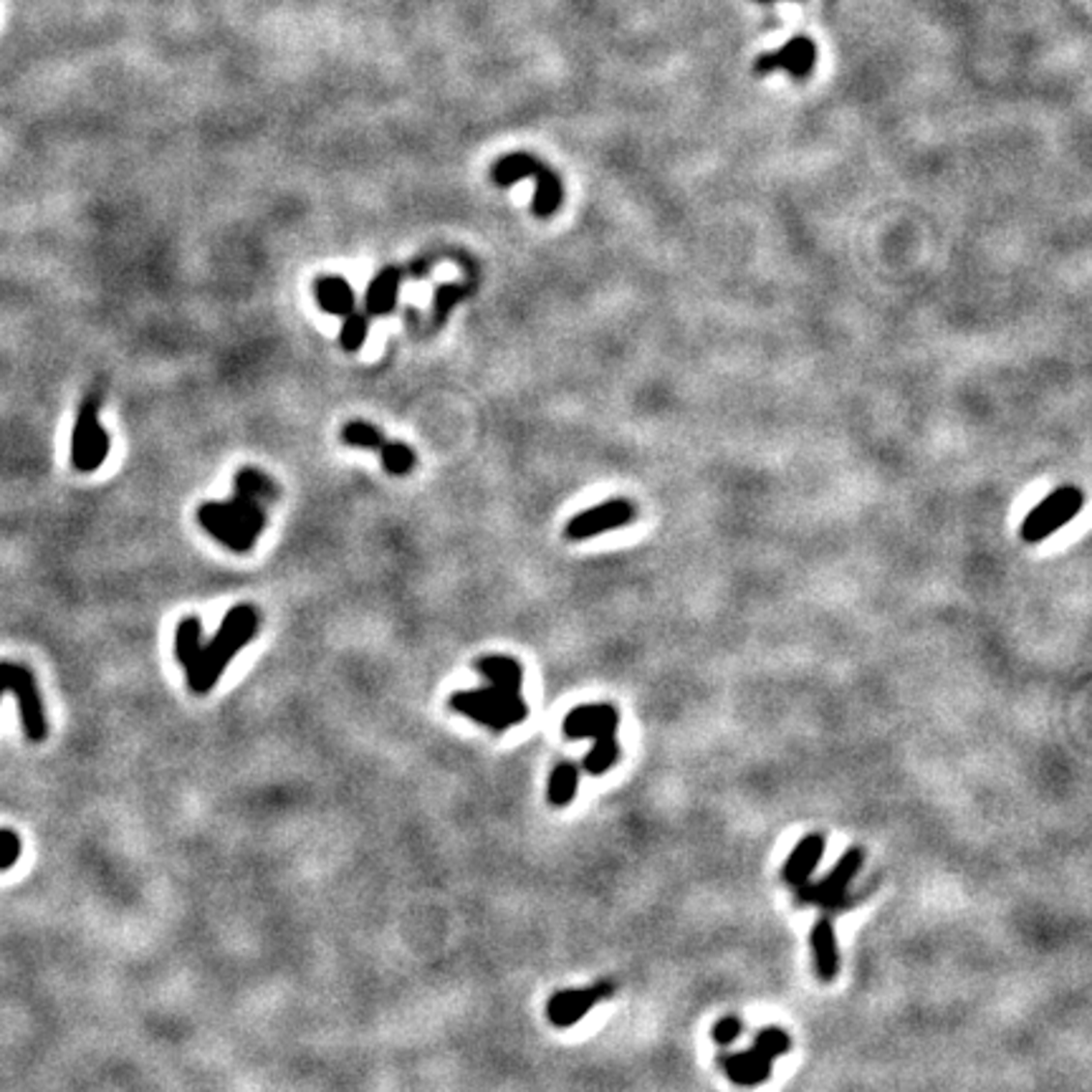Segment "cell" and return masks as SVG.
<instances>
[{"mask_svg": "<svg viewBox=\"0 0 1092 1092\" xmlns=\"http://www.w3.org/2000/svg\"><path fill=\"white\" fill-rule=\"evenodd\" d=\"M465 294H468V288L460 286V283H443V286H438V291H435V307H432V311H435V324H443V321L448 319V314H451V309L456 307Z\"/></svg>", "mask_w": 1092, "mask_h": 1092, "instance_id": "26", "label": "cell"}, {"mask_svg": "<svg viewBox=\"0 0 1092 1092\" xmlns=\"http://www.w3.org/2000/svg\"><path fill=\"white\" fill-rule=\"evenodd\" d=\"M377 453H380L382 458V468L390 476H407L415 468V460H418L410 445L399 443V440H385V445Z\"/></svg>", "mask_w": 1092, "mask_h": 1092, "instance_id": "23", "label": "cell"}, {"mask_svg": "<svg viewBox=\"0 0 1092 1092\" xmlns=\"http://www.w3.org/2000/svg\"><path fill=\"white\" fill-rule=\"evenodd\" d=\"M203 648V625L197 617H183L175 630V658L188 670Z\"/></svg>", "mask_w": 1092, "mask_h": 1092, "instance_id": "19", "label": "cell"}, {"mask_svg": "<svg viewBox=\"0 0 1092 1092\" xmlns=\"http://www.w3.org/2000/svg\"><path fill=\"white\" fill-rule=\"evenodd\" d=\"M3 675H6V691H11L18 700L20 723H23L28 741H44L48 736V723L33 673L26 665L3 663Z\"/></svg>", "mask_w": 1092, "mask_h": 1092, "instance_id": "7", "label": "cell"}, {"mask_svg": "<svg viewBox=\"0 0 1092 1092\" xmlns=\"http://www.w3.org/2000/svg\"><path fill=\"white\" fill-rule=\"evenodd\" d=\"M814 64H817V46H814V41L807 39V36H797V39L786 41L779 51L761 53L756 64H753V72L772 74L777 69H782V72L792 74L794 79H807L814 72Z\"/></svg>", "mask_w": 1092, "mask_h": 1092, "instance_id": "10", "label": "cell"}, {"mask_svg": "<svg viewBox=\"0 0 1092 1092\" xmlns=\"http://www.w3.org/2000/svg\"><path fill=\"white\" fill-rule=\"evenodd\" d=\"M6 694V675H3V663H0V695Z\"/></svg>", "mask_w": 1092, "mask_h": 1092, "instance_id": "29", "label": "cell"}, {"mask_svg": "<svg viewBox=\"0 0 1092 1092\" xmlns=\"http://www.w3.org/2000/svg\"><path fill=\"white\" fill-rule=\"evenodd\" d=\"M635 516H637V509H635V504L628 501V498L602 501L595 509H587L582 514H576L575 518H570L567 526H564V537L572 539V542H587V539H595L600 534L628 526V523L635 521Z\"/></svg>", "mask_w": 1092, "mask_h": 1092, "instance_id": "8", "label": "cell"}, {"mask_svg": "<svg viewBox=\"0 0 1092 1092\" xmlns=\"http://www.w3.org/2000/svg\"><path fill=\"white\" fill-rule=\"evenodd\" d=\"M109 456V432L99 423V398L81 399L76 426L72 432V465L81 473H94Z\"/></svg>", "mask_w": 1092, "mask_h": 1092, "instance_id": "5", "label": "cell"}, {"mask_svg": "<svg viewBox=\"0 0 1092 1092\" xmlns=\"http://www.w3.org/2000/svg\"><path fill=\"white\" fill-rule=\"evenodd\" d=\"M20 857V838L14 830H0V872L14 868Z\"/></svg>", "mask_w": 1092, "mask_h": 1092, "instance_id": "27", "label": "cell"}, {"mask_svg": "<svg viewBox=\"0 0 1092 1092\" xmlns=\"http://www.w3.org/2000/svg\"><path fill=\"white\" fill-rule=\"evenodd\" d=\"M824 855V838L822 835H807L802 842L794 847V852L789 855V860L784 863L782 877L789 888H799V885L810 883V877L817 871L819 860Z\"/></svg>", "mask_w": 1092, "mask_h": 1092, "instance_id": "14", "label": "cell"}, {"mask_svg": "<svg viewBox=\"0 0 1092 1092\" xmlns=\"http://www.w3.org/2000/svg\"><path fill=\"white\" fill-rule=\"evenodd\" d=\"M1085 506V496L1075 486H1062L1057 491L1042 501L1037 509H1032L1021 523V539L1027 544H1040L1054 531H1060L1067 521H1073Z\"/></svg>", "mask_w": 1092, "mask_h": 1092, "instance_id": "6", "label": "cell"}, {"mask_svg": "<svg viewBox=\"0 0 1092 1092\" xmlns=\"http://www.w3.org/2000/svg\"><path fill=\"white\" fill-rule=\"evenodd\" d=\"M314 296L324 314L347 316L354 311V291L341 276H319L314 281Z\"/></svg>", "mask_w": 1092, "mask_h": 1092, "instance_id": "16", "label": "cell"}, {"mask_svg": "<svg viewBox=\"0 0 1092 1092\" xmlns=\"http://www.w3.org/2000/svg\"><path fill=\"white\" fill-rule=\"evenodd\" d=\"M233 491H236V496L253 498V501H258L263 506L279 501V486H276L274 478L253 468V465H246V468H241L236 473Z\"/></svg>", "mask_w": 1092, "mask_h": 1092, "instance_id": "18", "label": "cell"}, {"mask_svg": "<svg viewBox=\"0 0 1092 1092\" xmlns=\"http://www.w3.org/2000/svg\"><path fill=\"white\" fill-rule=\"evenodd\" d=\"M451 708L465 719L476 721L493 733H504L511 726L529 719V706L521 698V691H509L501 686H484L478 691H458L451 695Z\"/></svg>", "mask_w": 1092, "mask_h": 1092, "instance_id": "3", "label": "cell"}, {"mask_svg": "<svg viewBox=\"0 0 1092 1092\" xmlns=\"http://www.w3.org/2000/svg\"><path fill=\"white\" fill-rule=\"evenodd\" d=\"M721 1067H723V1073H726L728 1079L736 1082V1085L756 1087L772 1077L774 1060H769V1057L761 1054L756 1047H752V1049H744V1052L723 1054V1057H721Z\"/></svg>", "mask_w": 1092, "mask_h": 1092, "instance_id": "12", "label": "cell"}, {"mask_svg": "<svg viewBox=\"0 0 1092 1092\" xmlns=\"http://www.w3.org/2000/svg\"><path fill=\"white\" fill-rule=\"evenodd\" d=\"M759 3H772V0H759Z\"/></svg>", "mask_w": 1092, "mask_h": 1092, "instance_id": "30", "label": "cell"}, {"mask_svg": "<svg viewBox=\"0 0 1092 1092\" xmlns=\"http://www.w3.org/2000/svg\"><path fill=\"white\" fill-rule=\"evenodd\" d=\"M620 726V713L609 703H589V706H576L567 713L562 723V733L567 739H607L615 736Z\"/></svg>", "mask_w": 1092, "mask_h": 1092, "instance_id": "11", "label": "cell"}, {"mask_svg": "<svg viewBox=\"0 0 1092 1092\" xmlns=\"http://www.w3.org/2000/svg\"><path fill=\"white\" fill-rule=\"evenodd\" d=\"M476 670L491 686L509 688V691H521L523 686L521 663L509 658V655H486V658L476 661Z\"/></svg>", "mask_w": 1092, "mask_h": 1092, "instance_id": "17", "label": "cell"}, {"mask_svg": "<svg viewBox=\"0 0 1092 1092\" xmlns=\"http://www.w3.org/2000/svg\"><path fill=\"white\" fill-rule=\"evenodd\" d=\"M385 435L377 426L367 423V420H349L347 426L341 428V443H347L349 448H360V451H380L385 445Z\"/></svg>", "mask_w": 1092, "mask_h": 1092, "instance_id": "21", "label": "cell"}, {"mask_svg": "<svg viewBox=\"0 0 1092 1092\" xmlns=\"http://www.w3.org/2000/svg\"><path fill=\"white\" fill-rule=\"evenodd\" d=\"M617 759H620V744H617L615 736H607V739L595 741V749L584 756L582 766L584 772L592 774V777H602L617 764Z\"/></svg>", "mask_w": 1092, "mask_h": 1092, "instance_id": "22", "label": "cell"}, {"mask_svg": "<svg viewBox=\"0 0 1092 1092\" xmlns=\"http://www.w3.org/2000/svg\"><path fill=\"white\" fill-rule=\"evenodd\" d=\"M576 784H579V769H576V764H572V761L556 764V769L549 777V789H546L549 805L551 807L570 805L576 794Z\"/></svg>", "mask_w": 1092, "mask_h": 1092, "instance_id": "20", "label": "cell"}, {"mask_svg": "<svg viewBox=\"0 0 1092 1092\" xmlns=\"http://www.w3.org/2000/svg\"><path fill=\"white\" fill-rule=\"evenodd\" d=\"M865 863V852L860 847H850L840 857V863L835 865V871H830V875L822 877L819 883H805L794 888L799 905H819L827 913H840L847 910L852 905V898L847 896V888L855 880V875L860 872Z\"/></svg>", "mask_w": 1092, "mask_h": 1092, "instance_id": "4", "label": "cell"}, {"mask_svg": "<svg viewBox=\"0 0 1092 1092\" xmlns=\"http://www.w3.org/2000/svg\"><path fill=\"white\" fill-rule=\"evenodd\" d=\"M615 994V987L609 982H600L595 987L587 989H570V991H556L549 1001H546V1017L554 1027L564 1029L576 1024L579 1019H584L595 1004H600L602 999H609Z\"/></svg>", "mask_w": 1092, "mask_h": 1092, "instance_id": "9", "label": "cell"}, {"mask_svg": "<svg viewBox=\"0 0 1092 1092\" xmlns=\"http://www.w3.org/2000/svg\"><path fill=\"white\" fill-rule=\"evenodd\" d=\"M341 332H339V344L344 352H360L365 344L367 334H369V316L352 311V314L341 316Z\"/></svg>", "mask_w": 1092, "mask_h": 1092, "instance_id": "24", "label": "cell"}, {"mask_svg": "<svg viewBox=\"0 0 1092 1092\" xmlns=\"http://www.w3.org/2000/svg\"><path fill=\"white\" fill-rule=\"evenodd\" d=\"M258 625H261V615L249 602H241V605L228 609V615L222 617L221 628L213 635V640L200 648L195 663L185 670L188 686H191L192 694L205 695L213 691V686L225 673L230 661L253 640L255 633H258Z\"/></svg>", "mask_w": 1092, "mask_h": 1092, "instance_id": "1", "label": "cell"}, {"mask_svg": "<svg viewBox=\"0 0 1092 1092\" xmlns=\"http://www.w3.org/2000/svg\"><path fill=\"white\" fill-rule=\"evenodd\" d=\"M812 951H814V966L822 982H835V976L840 971V949H838V935H835V926H832L830 913L819 918L814 923V929L810 933Z\"/></svg>", "mask_w": 1092, "mask_h": 1092, "instance_id": "13", "label": "cell"}, {"mask_svg": "<svg viewBox=\"0 0 1092 1092\" xmlns=\"http://www.w3.org/2000/svg\"><path fill=\"white\" fill-rule=\"evenodd\" d=\"M741 1021L736 1019V1017H723L721 1021H716V1027H713V1040L719 1042V1045H731V1042L739 1040L741 1034Z\"/></svg>", "mask_w": 1092, "mask_h": 1092, "instance_id": "28", "label": "cell"}, {"mask_svg": "<svg viewBox=\"0 0 1092 1092\" xmlns=\"http://www.w3.org/2000/svg\"><path fill=\"white\" fill-rule=\"evenodd\" d=\"M753 1047H756L761 1054H766L769 1060H777V1057H782V1054H786L792 1049V1040H789V1034H786L784 1029L764 1027L759 1034H756Z\"/></svg>", "mask_w": 1092, "mask_h": 1092, "instance_id": "25", "label": "cell"}, {"mask_svg": "<svg viewBox=\"0 0 1092 1092\" xmlns=\"http://www.w3.org/2000/svg\"><path fill=\"white\" fill-rule=\"evenodd\" d=\"M402 283V271L395 266H387L374 276L365 294V314L367 316H387L393 314L398 304V291Z\"/></svg>", "mask_w": 1092, "mask_h": 1092, "instance_id": "15", "label": "cell"}, {"mask_svg": "<svg viewBox=\"0 0 1092 1092\" xmlns=\"http://www.w3.org/2000/svg\"><path fill=\"white\" fill-rule=\"evenodd\" d=\"M197 523L210 537L225 544L230 551L246 554L253 549L255 539L266 529V511H263V504L253 498L233 493V498L225 504L208 501L197 506Z\"/></svg>", "mask_w": 1092, "mask_h": 1092, "instance_id": "2", "label": "cell"}]
</instances>
